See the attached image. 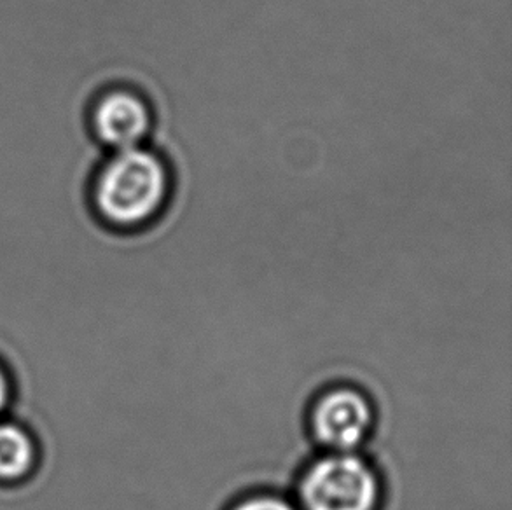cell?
<instances>
[{
  "mask_svg": "<svg viewBox=\"0 0 512 510\" xmlns=\"http://www.w3.org/2000/svg\"><path fill=\"white\" fill-rule=\"evenodd\" d=\"M173 175L167 159L144 145L116 152L97 184V205L118 228L156 221L172 200Z\"/></svg>",
  "mask_w": 512,
  "mask_h": 510,
  "instance_id": "6da1fadb",
  "label": "cell"
},
{
  "mask_svg": "<svg viewBox=\"0 0 512 510\" xmlns=\"http://www.w3.org/2000/svg\"><path fill=\"white\" fill-rule=\"evenodd\" d=\"M298 500L299 510H376L380 476L357 451H327L299 477Z\"/></svg>",
  "mask_w": 512,
  "mask_h": 510,
  "instance_id": "7a4b0ae2",
  "label": "cell"
},
{
  "mask_svg": "<svg viewBox=\"0 0 512 510\" xmlns=\"http://www.w3.org/2000/svg\"><path fill=\"white\" fill-rule=\"evenodd\" d=\"M374 407L355 386L329 388L310 411L313 439L331 453H352L367 441L374 428Z\"/></svg>",
  "mask_w": 512,
  "mask_h": 510,
  "instance_id": "3957f363",
  "label": "cell"
},
{
  "mask_svg": "<svg viewBox=\"0 0 512 510\" xmlns=\"http://www.w3.org/2000/svg\"><path fill=\"white\" fill-rule=\"evenodd\" d=\"M153 126V107L132 90L111 91L95 111L98 137L116 152L140 147L151 135Z\"/></svg>",
  "mask_w": 512,
  "mask_h": 510,
  "instance_id": "277c9868",
  "label": "cell"
},
{
  "mask_svg": "<svg viewBox=\"0 0 512 510\" xmlns=\"http://www.w3.org/2000/svg\"><path fill=\"white\" fill-rule=\"evenodd\" d=\"M39 465V444L32 430L18 420H0V484L27 481Z\"/></svg>",
  "mask_w": 512,
  "mask_h": 510,
  "instance_id": "5b68a950",
  "label": "cell"
},
{
  "mask_svg": "<svg viewBox=\"0 0 512 510\" xmlns=\"http://www.w3.org/2000/svg\"><path fill=\"white\" fill-rule=\"evenodd\" d=\"M229 510H299V507L280 495L259 493L236 502Z\"/></svg>",
  "mask_w": 512,
  "mask_h": 510,
  "instance_id": "8992f818",
  "label": "cell"
},
{
  "mask_svg": "<svg viewBox=\"0 0 512 510\" xmlns=\"http://www.w3.org/2000/svg\"><path fill=\"white\" fill-rule=\"evenodd\" d=\"M14 385L11 378V371L7 364L0 359V420L4 418V414L9 411L11 402H13Z\"/></svg>",
  "mask_w": 512,
  "mask_h": 510,
  "instance_id": "52a82bcc",
  "label": "cell"
}]
</instances>
